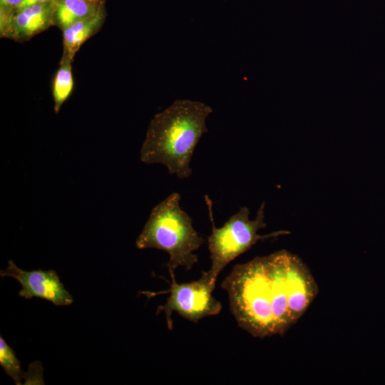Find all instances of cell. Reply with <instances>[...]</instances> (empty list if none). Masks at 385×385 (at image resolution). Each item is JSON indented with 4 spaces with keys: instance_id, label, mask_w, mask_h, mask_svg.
<instances>
[{
    "instance_id": "6da1fadb",
    "label": "cell",
    "mask_w": 385,
    "mask_h": 385,
    "mask_svg": "<svg viewBox=\"0 0 385 385\" xmlns=\"http://www.w3.org/2000/svg\"><path fill=\"white\" fill-rule=\"evenodd\" d=\"M221 287L238 326L259 338L284 334L319 292L306 265L284 250L236 265Z\"/></svg>"
},
{
    "instance_id": "7a4b0ae2",
    "label": "cell",
    "mask_w": 385,
    "mask_h": 385,
    "mask_svg": "<svg viewBox=\"0 0 385 385\" xmlns=\"http://www.w3.org/2000/svg\"><path fill=\"white\" fill-rule=\"evenodd\" d=\"M212 109L204 103L176 100L151 120L140 151L146 164L164 165L180 179L190 176V167L200 138L207 132L206 119Z\"/></svg>"
},
{
    "instance_id": "3957f363",
    "label": "cell",
    "mask_w": 385,
    "mask_h": 385,
    "mask_svg": "<svg viewBox=\"0 0 385 385\" xmlns=\"http://www.w3.org/2000/svg\"><path fill=\"white\" fill-rule=\"evenodd\" d=\"M180 195L173 192L151 210L135 245L138 249L154 248L169 255V272L179 267L190 270L198 258L194 253L205 240L194 229L189 215L180 206Z\"/></svg>"
},
{
    "instance_id": "277c9868",
    "label": "cell",
    "mask_w": 385,
    "mask_h": 385,
    "mask_svg": "<svg viewBox=\"0 0 385 385\" xmlns=\"http://www.w3.org/2000/svg\"><path fill=\"white\" fill-rule=\"evenodd\" d=\"M205 200L212 224V232L207 239L212 264L210 269L204 273L214 287L223 269L258 241L290 233L289 231L279 230L265 235L257 234L260 230L266 227L265 203L260 207L255 219L250 220V210L247 207H242L222 227L217 228L212 216V202L207 195L205 196Z\"/></svg>"
},
{
    "instance_id": "5b68a950",
    "label": "cell",
    "mask_w": 385,
    "mask_h": 385,
    "mask_svg": "<svg viewBox=\"0 0 385 385\" xmlns=\"http://www.w3.org/2000/svg\"><path fill=\"white\" fill-rule=\"evenodd\" d=\"M172 283L170 295L164 305L157 309V314L163 312L168 328H173L172 314L176 312L183 318L197 322L201 319L218 314L221 303L212 296L215 287L203 272L201 277L188 283L178 284L173 272H170Z\"/></svg>"
},
{
    "instance_id": "8992f818",
    "label": "cell",
    "mask_w": 385,
    "mask_h": 385,
    "mask_svg": "<svg viewBox=\"0 0 385 385\" xmlns=\"http://www.w3.org/2000/svg\"><path fill=\"white\" fill-rule=\"evenodd\" d=\"M1 277L16 279L21 285L19 295L26 299L41 298L56 306H67L73 303V297L64 288L54 270L25 271L9 260L8 266L1 270Z\"/></svg>"
},
{
    "instance_id": "52a82bcc",
    "label": "cell",
    "mask_w": 385,
    "mask_h": 385,
    "mask_svg": "<svg viewBox=\"0 0 385 385\" xmlns=\"http://www.w3.org/2000/svg\"><path fill=\"white\" fill-rule=\"evenodd\" d=\"M53 3L36 4L22 7L13 16L9 38L26 41L53 26Z\"/></svg>"
},
{
    "instance_id": "ba28073f",
    "label": "cell",
    "mask_w": 385,
    "mask_h": 385,
    "mask_svg": "<svg viewBox=\"0 0 385 385\" xmlns=\"http://www.w3.org/2000/svg\"><path fill=\"white\" fill-rule=\"evenodd\" d=\"M105 6L95 14L75 22L62 30L63 55L73 58L81 46L101 27L106 19Z\"/></svg>"
},
{
    "instance_id": "9c48e42d",
    "label": "cell",
    "mask_w": 385,
    "mask_h": 385,
    "mask_svg": "<svg viewBox=\"0 0 385 385\" xmlns=\"http://www.w3.org/2000/svg\"><path fill=\"white\" fill-rule=\"evenodd\" d=\"M53 26L63 30L100 10L104 4L92 0H54Z\"/></svg>"
},
{
    "instance_id": "30bf717a",
    "label": "cell",
    "mask_w": 385,
    "mask_h": 385,
    "mask_svg": "<svg viewBox=\"0 0 385 385\" xmlns=\"http://www.w3.org/2000/svg\"><path fill=\"white\" fill-rule=\"evenodd\" d=\"M73 60L63 55L60 66L53 78L52 94L53 98V110L58 113L62 105L68 98L73 88V77L72 73Z\"/></svg>"
},
{
    "instance_id": "8fae6325",
    "label": "cell",
    "mask_w": 385,
    "mask_h": 385,
    "mask_svg": "<svg viewBox=\"0 0 385 385\" xmlns=\"http://www.w3.org/2000/svg\"><path fill=\"white\" fill-rule=\"evenodd\" d=\"M0 365L6 374L11 377L16 384H21L24 373L21 367V363L14 351L0 337Z\"/></svg>"
},
{
    "instance_id": "7c38bea8",
    "label": "cell",
    "mask_w": 385,
    "mask_h": 385,
    "mask_svg": "<svg viewBox=\"0 0 385 385\" xmlns=\"http://www.w3.org/2000/svg\"><path fill=\"white\" fill-rule=\"evenodd\" d=\"M24 0H0V6L17 11L19 9Z\"/></svg>"
},
{
    "instance_id": "4fadbf2b",
    "label": "cell",
    "mask_w": 385,
    "mask_h": 385,
    "mask_svg": "<svg viewBox=\"0 0 385 385\" xmlns=\"http://www.w3.org/2000/svg\"><path fill=\"white\" fill-rule=\"evenodd\" d=\"M53 1L54 0H24L21 8L36 4L53 3Z\"/></svg>"
},
{
    "instance_id": "5bb4252c",
    "label": "cell",
    "mask_w": 385,
    "mask_h": 385,
    "mask_svg": "<svg viewBox=\"0 0 385 385\" xmlns=\"http://www.w3.org/2000/svg\"><path fill=\"white\" fill-rule=\"evenodd\" d=\"M92 1L100 2V3H102V4H105L106 0H92Z\"/></svg>"
}]
</instances>
